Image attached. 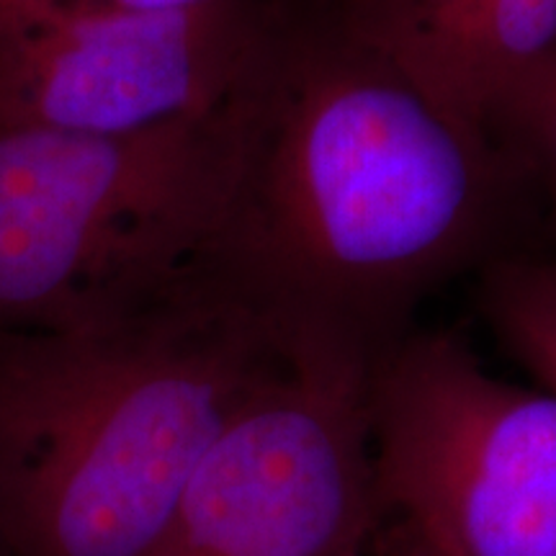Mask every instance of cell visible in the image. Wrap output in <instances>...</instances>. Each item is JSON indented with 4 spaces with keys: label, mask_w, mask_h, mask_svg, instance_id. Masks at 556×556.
<instances>
[{
    "label": "cell",
    "mask_w": 556,
    "mask_h": 556,
    "mask_svg": "<svg viewBox=\"0 0 556 556\" xmlns=\"http://www.w3.org/2000/svg\"><path fill=\"white\" fill-rule=\"evenodd\" d=\"M528 197L516 160L361 41L338 0H278L217 268L287 323L381 356L428 294L510 253Z\"/></svg>",
    "instance_id": "obj_1"
},
{
    "label": "cell",
    "mask_w": 556,
    "mask_h": 556,
    "mask_svg": "<svg viewBox=\"0 0 556 556\" xmlns=\"http://www.w3.org/2000/svg\"><path fill=\"white\" fill-rule=\"evenodd\" d=\"M291 338L219 268L111 323L0 328V552L148 554Z\"/></svg>",
    "instance_id": "obj_2"
},
{
    "label": "cell",
    "mask_w": 556,
    "mask_h": 556,
    "mask_svg": "<svg viewBox=\"0 0 556 556\" xmlns=\"http://www.w3.org/2000/svg\"><path fill=\"white\" fill-rule=\"evenodd\" d=\"M248 86L214 114L135 135L0 129V328L111 323L217 270Z\"/></svg>",
    "instance_id": "obj_3"
},
{
    "label": "cell",
    "mask_w": 556,
    "mask_h": 556,
    "mask_svg": "<svg viewBox=\"0 0 556 556\" xmlns=\"http://www.w3.org/2000/svg\"><path fill=\"white\" fill-rule=\"evenodd\" d=\"M379 356L299 328L208 443L144 556H348L379 516L371 392Z\"/></svg>",
    "instance_id": "obj_4"
},
{
    "label": "cell",
    "mask_w": 556,
    "mask_h": 556,
    "mask_svg": "<svg viewBox=\"0 0 556 556\" xmlns=\"http://www.w3.org/2000/svg\"><path fill=\"white\" fill-rule=\"evenodd\" d=\"M381 513L435 556H556V397L486 371L451 330H409L374 366Z\"/></svg>",
    "instance_id": "obj_5"
},
{
    "label": "cell",
    "mask_w": 556,
    "mask_h": 556,
    "mask_svg": "<svg viewBox=\"0 0 556 556\" xmlns=\"http://www.w3.org/2000/svg\"><path fill=\"white\" fill-rule=\"evenodd\" d=\"M278 0L78 11L0 39V129L135 135L214 114L258 70Z\"/></svg>",
    "instance_id": "obj_6"
},
{
    "label": "cell",
    "mask_w": 556,
    "mask_h": 556,
    "mask_svg": "<svg viewBox=\"0 0 556 556\" xmlns=\"http://www.w3.org/2000/svg\"><path fill=\"white\" fill-rule=\"evenodd\" d=\"M338 11L438 106L495 142L556 75V0H338Z\"/></svg>",
    "instance_id": "obj_7"
},
{
    "label": "cell",
    "mask_w": 556,
    "mask_h": 556,
    "mask_svg": "<svg viewBox=\"0 0 556 556\" xmlns=\"http://www.w3.org/2000/svg\"><path fill=\"white\" fill-rule=\"evenodd\" d=\"M477 302L500 345L556 397V255L510 250L486 263Z\"/></svg>",
    "instance_id": "obj_8"
},
{
    "label": "cell",
    "mask_w": 556,
    "mask_h": 556,
    "mask_svg": "<svg viewBox=\"0 0 556 556\" xmlns=\"http://www.w3.org/2000/svg\"><path fill=\"white\" fill-rule=\"evenodd\" d=\"M497 142L546 201L548 219L556 217V75L518 109Z\"/></svg>",
    "instance_id": "obj_9"
},
{
    "label": "cell",
    "mask_w": 556,
    "mask_h": 556,
    "mask_svg": "<svg viewBox=\"0 0 556 556\" xmlns=\"http://www.w3.org/2000/svg\"><path fill=\"white\" fill-rule=\"evenodd\" d=\"M206 0H0V39L37 21L78 11H165Z\"/></svg>",
    "instance_id": "obj_10"
},
{
    "label": "cell",
    "mask_w": 556,
    "mask_h": 556,
    "mask_svg": "<svg viewBox=\"0 0 556 556\" xmlns=\"http://www.w3.org/2000/svg\"><path fill=\"white\" fill-rule=\"evenodd\" d=\"M397 546H394V556H435L430 548H426L422 544H417L413 536H407V533L397 531Z\"/></svg>",
    "instance_id": "obj_11"
},
{
    "label": "cell",
    "mask_w": 556,
    "mask_h": 556,
    "mask_svg": "<svg viewBox=\"0 0 556 556\" xmlns=\"http://www.w3.org/2000/svg\"><path fill=\"white\" fill-rule=\"evenodd\" d=\"M348 556H366V552H364V548H356V552H351Z\"/></svg>",
    "instance_id": "obj_12"
},
{
    "label": "cell",
    "mask_w": 556,
    "mask_h": 556,
    "mask_svg": "<svg viewBox=\"0 0 556 556\" xmlns=\"http://www.w3.org/2000/svg\"><path fill=\"white\" fill-rule=\"evenodd\" d=\"M552 225H554V229H556V217H552Z\"/></svg>",
    "instance_id": "obj_13"
},
{
    "label": "cell",
    "mask_w": 556,
    "mask_h": 556,
    "mask_svg": "<svg viewBox=\"0 0 556 556\" xmlns=\"http://www.w3.org/2000/svg\"><path fill=\"white\" fill-rule=\"evenodd\" d=\"M0 556H5V554H3V552H0Z\"/></svg>",
    "instance_id": "obj_14"
}]
</instances>
